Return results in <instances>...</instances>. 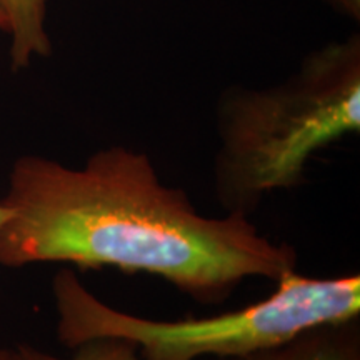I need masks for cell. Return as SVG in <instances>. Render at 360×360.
Returning a JSON list of instances; mask_svg holds the SVG:
<instances>
[{"instance_id":"obj_1","label":"cell","mask_w":360,"mask_h":360,"mask_svg":"<svg viewBox=\"0 0 360 360\" xmlns=\"http://www.w3.org/2000/svg\"><path fill=\"white\" fill-rule=\"evenodd\" d=\"M2 202L0 265L70 264L148 274L200 305H220L247 278L278 282L297 270L290 244L250 217H207L187 192L160 182L147 154L98 148L80 169L40 155L13 162Z\"/></svg>"},{"instance_id":"obj_10","label":"cell","mask_w":360,"mask_h":360,"mask_svg":"<svg viewBox=\"0 0 360 360\" xmlns=\"http://www.w3.org/2000/svg\"><path fill=\"white\" fill-rule=\"evenodd\" d=\"M0 360H8V349H0Z\"/></svg>"},{"instance_id":"obj_7","label":"cell","mask_w":360,"mask_h":360,"mask_svg":"<svg viewBox=\"0 0 360 360\" xmlns=\"http://www.w3.org/2000/svg\"><path fill=\"white\" fill-rule=\"evenodd\" d=\"M326 2L339 12L340 15H345L350 20L359 22L360 19V0H326Z\"/></svg>"},{"instance_id":"obj_3","label":"cell","mask_w":360,"mask_h":360,"mask_svg":"<svg viewBox=\"0 0 360 360\" xmlns=\"http://www.w3.org/2000/svg\"><path fill=\"white\" fill-rule=\"evenodd\" d=\"M57 339L75 347L96 337L134 342L147 360H240L300 332L360 317V276L305 277L297 270L247 307L187 321H155L110 307L72 269L52 278Z\"/></svg>"},{"instance_id":"obj_8","label":"cell","mask_w":360,"mask_h":360,"mask_svg":"<svg viewBox=\"0 0 360 360\" xmlns=\"http://www.w3.org/2000/svg\"><path fill=\"white\" fill-rule=\"evenodd\" d=\"M11 214H12L11 207L6 205L2 200H0V225L7 222L8 217H11Z\"/></svg>"},{"instance_id":"obj_5","label":"cell","mask_w":360,"mask_h":360,"mask_svg":"<svg viewBox=\"0 0 360 360\" xmlns=\"http://www.w3.org/2000/svg\"><path fill=\"white\" fill-rule=\"evenodd\" d=\"M0 8L12 37V70L29 67L34 57L51 56L52 42L45 29L47 0H0Z\"/></svg>"},{"instance_id":"obj_6","label":"cell","mask_w":360,"mask_h":360,"mask_svg":"<svg viewBox=\"0 0 360 360\" xmlns=\"http://www.w3.org/2000/svg\"><path fill=\"white\" fill-rule=\"evenodd\" d=\"M8 360H147L139 352L134 342L117 337H96L72 347L69 357H58L44 352L34 345L19 344L8 349ZM227 360V359H209Z\"/></svg>"},{"instance_id":"obj_4","label":"cell","mask_w":360,"mask_h":360,"mask_svg":"<svg viewBox=\"0 0 360 360\" xmlns=\"http://www.w3.org/2000/svg\"><path fill=\"white\" fill-rule=\"evenodd\" d=\"M240 360H360V317L309 328Z\"/></svg>"},{"instance_id":"obj_9","label":"cell","mask_w":360,"mask_h":360,"mask_svg":"<svg viewBox=\"0 0 360 360\" xmlns=\"http://www.w3.org/2000/svg\"><path fill=\"white\" fill-rule=\"evenodd\" d=\"M0 30H6L7 32V19H6V15H4L2 8H0Z\"/></svg>"},{"instance_id":"obj_2","label":"cell","mask_w":360,"mask_h":360,"mask_svg":"<svg viewBox=\"0 0 360 360\" xmlns=\"http://www.w3.org/2000/svg\"><path fill=\"white\" fill-rule=\"evenodd\" d=\"M214 193L224 214L250 217L278 191L305 182L319 150L360 132V35L307 53L276 85H232L215 109Z\"/></svg>"}]
</instances>
